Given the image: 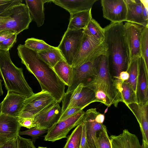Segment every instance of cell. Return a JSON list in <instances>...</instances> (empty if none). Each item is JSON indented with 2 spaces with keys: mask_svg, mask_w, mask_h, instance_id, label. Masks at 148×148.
Wrapping results in <instances>:
<instances>
[{
  "mask_svg": "<svg viewBox=\"0 0 148 148\" xmlns=\"http://www.w3.org/2000/svg\"><path fill=\"white\" fill-rule=\"evenodd\" d=\"M0 75L8 92L28 97L34 93L26 81L22 68L12 62L9 51L0 50Z\"/></svg>",
  "mask_w": 148,
  "mask_h": 148,
  "instance_id": "cell-3",
  "label": "cell"
},
{
  "mask_svg": "<svg viewBox=\"0 0 148 148\" xmlns=\"http://www.w3.org/2000/svg\"><path fill=\"white\" fill-rule=\"evenodd\" d=\"M84 148H89V147H88L87 145V144H86V145H85V147H84Z\"/></svg>",
  "mask_w": 148,
  "mask_h": 148,
  "instance_id": "cell-53",
  "label": "cell"
},
{
  "mask_svg": "<svg viewBox=\"0 0 148 148\" xmlns=\"http://www.w3.org/2000/svg\"><path fill=\"white\" fill-rule=\"evenodd\" d=\"M1 103H0V115L1 113Z\"/></svg>",
  "mask_w": 148,
  "mask_h": 148,
  "instance_id": "cell-52",
  "label": "cell"
},
{
  "mask_svg": "<svg viewBox=\"0 0 148 148\" xmlns=\"http://www.w3.org/2000/svg\"><path fill=\"white\" fill-rule=\"evenodd\" d=\"M142 2V14L143 18L144 20L148 23V11L147 8L143 3Z\"/></svg>",
  "mask_w": 148,
  "mask_h": 148,
  "instance_id": "cell-44",
  "label": "cell"
},
{
  "mask_svg": "<svg viewBox=\"0 0 148 148\" xmlns=\"http://www.w3.org/2000/svg\"><path fill=\"white\" fill-rule=\"evenodd\" d=\"M59 103L55 101L35 116L34 121L36 127L48 130L58 122L62 114Z\"/></svg>",
  "mask_w": 148,
  "mask_h": 148,
  "instance_id": "cell-11",
  "label": "cell"
},
{
  "mask_svg": "<svg viewBox=\"0 0 148 148\" xmlns=\"http://www.w3.org/2000/svg\"><path fill=\"white\" fill-rule=\"evenodd\" d=\"M47 130L39 129L35 127L23 131L19 132L18 135L20 136L27 135L30 136L32 138L33 141L35 142L39 137L47 133Z\"/></svg>",
  "mask_w": 148,
  "mask_h": 148,
  "instance_id": "cell-35",
  "label": "cell"
},
{
  "mask_svg": "<svg viewBox=\"0 0 148 148\" xmlns=\"http://www.w3.org/2000/svg\"><path fill=\"white\" fill-rule=\"evenodd\" d=\"M103 55H107L106 48L103 41H99L84 33L79 50L71 66L77 68Z\"/></svg>",
  "mask_w": 148,
  "mask_h": 148,
  "instance_id": "cell-5",
  "label": "cell"
},
{
  "mask_svg": "<svg viewBox=\"0 0 148 148\" xmlns=\"http://www.w3.org/2000/svg\"><path fill=\"white\" fill-rule=\"evenodd\" d=\"M60 79L69 87L72 80L73 68L65 60L58 62L53 68Z\"/></svg>",
  "mask_w": 148,
  "mask_h": 148,
  "instance_id": "cell-27",
  "label": "cell"
},
{
  "mask_svg": "<svg viewBox=\"0 0 148 148\" xmlns=\"http://www.w3.org/2000/svg\"><path fill=\"white\" fill-rule=\"evenodd\" d=\"M84 33L100 42L103 41L104 30L95 20L92 18L86 28L83 29Z\"/></svg>",
  "mask_w": 148,
  "mask_h": 148,
  "instance_id": "cell-29",
  "label": "cell"
},
{
  "mask_svg": "<svg viewBox=\"0 0 148 148\" xmlns=\"http://www.w3.org/2000/svg\"><path fill=\"white\" fill-rule=\"evenodd\" d=\"M15 33H16L11 30H6L0 32V42L11 37Z\"/></svg>",
  "mask_w": 148,
  "mask_h": 148,
  "instance_id": "cell-42",
  "label": "cell"
},
{
  "mask_svg": "<svg viewBox=\"0 0 148 148\" xmlns=\"http://www.w3.org/2000/svg\"><path fill=\"white\" fill-rule=\"evenodd\" d=\"M17 136L10 139L0 148H18Z\"/></svg>",
  "mask_w": 148,
  "mask_h": 148,
  "instance_id": "cell-41",
  "label": "cell"
},
{
  "mask_svg": "<svg viewBox=\"0 0 148 148\" xmlns=\"http://www.w3.org/2000/svg\"><path fill=\"white\" fill-rule=\"evenodd\" d=\"M86 143L85 128L83 123L82 134L79 148H84Z\"/></svg>",
  "mask_w": 148,
  "mask_h": 148,
  "instance_id": "cell-45",
  "label": "cell"
},
{
  "mask_svg": "<svg viewBox=\"0 0 148 148\" xmlns=\"http://www.w3.org/2000/svg\"><path fill=\"white\" fill-rule=\"evenodd\" d=\"M84 33L83 29H67L57 47L65 61L71 66L79 50Z\"/></svg>",
  "mask_w": 148,
  "mask_h": 148,
  "instance_id": "cell-7",
  "label": "cell"
},
{
  "mask_svg": "<svg viewBox=\"0 0 148 148\" xmlns=\"http://www.w3.org/2000/svg\"><path fill=\"white\" fill-rule=\"evenodd\" d=\"M38 148H47L46 147H38Z\"/></svg>",
  "mask_w": 148,
  "mask_h": 148,
  "instance_id": "cell-54",
  "label": "cell"
},
{
  "mask_svg": "<svg viewBox=\"0 0 148 148\" xmlns=\"http://www.w3.org/2000/svg\"><path fill=\"white\" fill-rule=\"evenodd\" d=\"M125 35L129 49L130 60L141 56L140 51V37L143 26L126 22L124 24Z\"/></svg>",
  "mask_w": 148,
  "mask_h": 148,
  "instance_id": "cell-15",
  "label": "cell"
},
{
  "mask_svg": "<svg viewBox=\"0 0 148 148\" xmlns=\"http://www.w3.org/2000/svg\"><path fill=\"white\" fill-rule=\"evenodd\" d=\"M24 45L37 52L54 49L56 47L48 45L43 40L34 38H27L25 41Z\"/></svg>",
  "mask_w": 148,
  "mask_h": 148,
  "instance_id": "cell-32",
  "label": "cell"
},
{
  "mask_svg": "<svg viewBox=\"0 0 148 148\" xmlns=\"http://www.w3.org/2000/svg\"><path fill=\"white\" fill-rule=\"evenodd\" d=\"M83 123L77 126L69 136L63 148H79L82 134Z\"/></svg>",
  "mask_w": 148,
  "mask_h": 148,
  "instance_id": "cell-31",
  "label": "cell"
},
{
  "mask_svg": "<svg viewBox=\"0 0 148 148\" xmlns=\"http://www.w3.org/2000/svg\"><path fill=\"white\" fill-rule=\"evenodd\" d=\"M140 51L141 56L148 69V25L143 27L140 37Z\"/></svg>",
  "mask_w": 148,
  "mask_h": 148,
  "instance_id": "cell-33",
  "label": "cell"
},
{
  "mask_svg": "<svg viewBox=\"0 0 148 148\" xmlns=\"http://www.w3.org/2000/svg\"><path fill=\"white\" fill-rule=\"evenodd\" d=\"M103 42L106 48L110 69L115 76L125 71L130 61V53L125 35L123 22L112 23L104 28Z\"/></svg>",
  "mask_w": 148,
  "mask_h": 148,
  "instance_id": "cell-2",
  "label": "cell"
},
{
  "mask_svg": "<svg viewBox=\"0 0 148 148\" xmlns=\"http://www.w3.org/2000/svg\"><path fill=\"white\" fill-rule=\"evenodd\" d=\"M6 10L0 14V25L4 23L8 18V16Z\"/></svg>",
  "mask_w": 148,
  "mask_h": 148,
  "instance_id": "cell-46",
  "label": "cell"
},
{
  "mask_svg": "<svg viewBox=\"0 0 148 148\" xmlns=\"http://www.w3.org/2000/svg\"><path fill=\"white\" fill-rule=\"evenodd\" d=\"M141 147L142 148H148V143L143 141Z\"/></svg>",
  "mask_w": 148,
  "mask_h": 148,
  "instance_id": "cell-50",
  "label": "cell"
},
{
  "mask_svg": "<svg viewBox=\"0 0 148 148\" xmlns=\"http://www.w3.org/2000/svg\"><path fill=\"white\" fill-rule=\"evenodd\" d=\"M49 0H25L32 21H35L38 27L42 26L45 20L44 4L51 2Z\"/></svg>",
  "mask_w": 148,
  "mask_h": 148,
  "instance_id": "cell-23",
  "label": "cell"
},
{
  "mask_svg": "<svg viewBox=\"0 0 148 148\" xmlns=\"http://www.w3.org/2000/svg\"><path fill=\"white\" fill-rule=\"evenodd\" d=\"M101 56L77 68L72 67V82L70 86L68 87L66 93L73 90L80 84H83L88 79L97 75L98 65Z\"/></svg>",
  "mask_w": 148,
  "mask_h": 148,
  "instance_id": "cell-10",
  "label": "cell"
},
{
  "mask_svg": "<svg viewBox=\"0 0 148 148\" xmlns=\"http://www.w3.org/2000/svg\"><path fill=\"white\" fill-rule=\"evenodd\" d=\"M21 127L17 117L2 113L0 115V136L14 138L18 135Z\"/></svg>",
  "mask_w": 148,
  "mask_h": 148,
  "instance_id": "cell-21",
  "label": "cell"
},
{
  "mask_svg": "<svg viewBox=\"0 0 148 148\" xmlns=\"http://www.w3.org/2000/svg\"><path fill=\"white\" fill-rule=\"evenodd\" d=\"M17 138L18 148H36L31 139L23 138L19 135L17 136Z\"/></svg>",
  "mask_w": 148,
  "mask_h": 148,
  "instance_id": "cell-38",
  "label": "cell"
},
{
  "mask_svg": "<svg viewBox=\"0 0 148 148\" xmlns=\"http://www.w3.org/2000/svg\"><path fill=\"white\" fill-rule=\"evenodd\" d=\"M97 0H52L56 5L65 9L70 14L88 10Z\"/></svg>",
  "mask_w": 148,
  "mask_h": 148,
  "instance_id": "cell-22",
  "label": "cell"
},
{
  "mask_svg": "<svg viewBox=\"0 0 148 148\" xmlns=\"http://www.w3.org/2000/svg\"><path fill=\"white\" fill-rule=\"evenodd\" d=\"M96 77L100 82L105 92L112 103L117 107L119 102H122L121 96L115 88L110 73L106 55L101 56L98 64Z\"/></svg>",
  "mask_w": 148,
  "mask_h": 148,
  "instance_id": "cell-8",
  "label": "cell"
},
{
  "mask_svg": "<svg viewBox=\"0 0 148 148\" xmlns=\"http://www.w3.org/2000/svg\"><path fill=\"white\" fill-rule=\"evenodd\" d=\"M2 80L0 78V97L3 95V92L2 89Z\"/></svg>",
  "mask_w": 148,
  "mask_h": 148,
  "instance_id": "cell-49",
  "label": "cell"
},
{
  "mask_svg": "<svg viewBox=\"0 0 148 148\" xmlns=\"http://www.w3.org/2000/svg\"><path fill=\"white\" fill-rule=\"evenodd\" d=\"M55 101V99L50 93L41 90L26 99L21 112H29L35 116Z\"/></svg>",
  "mask_w": 148,
  "mask_h": 148,
  "instance_id": "cell-14",
  "label": "cell"
},
{
  "mask_svg": "<svg viewBox=\"0 0 148 148\" xmlns=\"http://www.w3.org/2000/svg\"><path fill=\"white\" fill-rule=\"evenodd\" d=\"M17 34L15 33L11 37L0 42V50L9 51L16 41Z\"/></svg>",
  "mask_w": 148,
  "mask_h": 148,
  "instance_id": "cell-36",
  "label": "cell"
},
{
  "mask_svg": "<svg viewBox=\"0 0 148 148\" xmlns=\"http://www.w3.org/2000/svg\"><path fill=\"white\" fill-rule=\"evenodd\" d=\"M6 11L8 18L4 23L0 25V32L11 30L18 35L28 29L32 20L26 5L23 3L18 4Z\"/></svg>",
  "mask_w": 148,
  "mask_h": 148,
  "instance_id": "cell-4",
  "label": "cell"
},
{
  "mask_svg": "<svg viewBox=\"0 0 148 148\" xmlns=\"http://www.w3.org/2000/svg\"><path fill=\"white\" fill-rule=\"evenodd\" d=\"M124 0L127 9L125 21L143 27L148 25V23L144 20L143 17L141 0Z\"/></svg>",
  "mask_w": 148,
  "mask_h": 148,
  "instance_id": "cell-20",
  "label": "cell"
},
{
  "mask_svg": "<svg viewBox=\"0 0 148 148\" xmlns=\"http://www.w3.org/2000/svg\"><path fill=\"white\" fill-rule=\"evenodd\" d=\"M113 77L117 78L122 81L124 82L127 80L129 77V74L126 71H123L121 72L118 76H114Z\"/></svg>",
  "mask_w": 148,
  "mask_h": 148,
  "instance_id": "cell-43",
  "label": "cell"
},
{
  "mask_svg": "<svg viewBox=\"0 0 148 148\" xmlns=\"http://www.w3.org/2000/svg\"><path fill=\"white\" fill-rule=\"evenodd\" d=\"M139 57H135L132 59L126 70L129 74V79L125 82L129 84L136 93L139 71Z\"/></svg>",
  "mask_w": 148,
  "mask_h": 148,
  "instance_id": "cell-30",
  "label": "cell"
},
{
  "mask_svg": "<svg viewBox=\"0 0 148 148\" xmlns=\"http://www.w3.org/2000/svg\"><path fill=\"white\" fill-rule=\"evenodd\" d=\"M108 107H107V108L105 109V111H104V114H105V113H107V112L108 111Z\"/></svg>",
  "mask_w": 148,
  "mask_h": 148,
  "instance_id": "cell-51",
  "label": "cell"
},
{
  "mask_svg": "<svg viewBox=\"0 0 148 148\" xmlns=\"http://www.w3.org/2000/svg\"><path fill=\"white\" fill-rule=\"evenodd\" d=\"M96 108L88 110L84 115L82 122L84 125L86 143L89 148H97L96 135L97 132L106 127L103 123H99L95 120L98 113Z\"/></svg>",
  "mask_w": 148,
  "mask_h": 148,
  "instance_id": "cell-13",
  "label": "cell"
},
{
  "mask_svg": "<svg viewBox=\"0 0 148 148\" xmlns=\"http://www.w3.org/2000/svg\"><path fill=\"white\" fill-rule=\"evenodd\" d=\"M83 110L77 107L69 108L62 113L57 123L64 120L79 112Z\"/></svg>",
  "mask_w": 148,
  "mask_h": 148,
  "instance_id": "cell-39",
  "label": "cell"
},
{
  "mask_svg": "<svg viewBox=\"0 0 148 148\" xmlns=\"http://www.w3.org/2000/svg\"><path fill=\"white\" fill-rule=\"evenodd\" d=\"M136 95L138 103H148V69L141 56L139 58Z\"/></svg>",
  "mask_w": 148,
  "mask_h": 148,
  "instance_id": "cell-17",
  "label": "cell"
},
{
  "mask_svg": "<svg viewBox=\"0 0 148 148\" xmlns=\"http://www.w3.org/2000/svg\"><path fill=\"white\" fill-rule=\"evenodd\" d=\"M96 76L88 79L83 84L94 91L97 102H101L109 107L112 104Z\"/></svg>",
  "mask_w": 148,
  "mask_h": 148,
  "instance_id": "cell-25",
  "label": "cell"
},
{
  "mask_svg": "<svg viewBox=\"0 0 148 148\" xmlns=\"http://www.w3.org/2000/svg\"><path fill=\"white\" fill-rule=\"evenodd\" d=\"M104 18L112 23L125 21L127 6L124 0H101Z\"/></svg>",
  "mask_w": 148,
  "mask_h": 148,
  "instance_id": "cell-12",
  "label": "cell"
},
{
  "mask_svg": "<svg viewBox=\"0 0 148 148\" xmlns=\"http://www.w3.org/2000/svg\"><path fill=\"white\" fill-rule=\"evenodd\" d=\"M22 0H0V14L16 5L22 3Z\"/></svg>",
  "mask_w": 148,
  "mask_h": 148,
  "instance_id": "cell-37",
  "label": "cell"
},
{
  "mask_svg": "<svg viewBox=\"0 0 148 148\" xmlns=\"http://www.w3.org/2000/svg\"><path fill=\"white\" fill-rule=\"evenodd\" d=\"M96 139L97 148H112L106 127L97 132Z\"/></svg>",
  "mask_w": 148,
  "mask_h": 148,
  "instance_id": "cell-34",
  "label": "cell"
},
{
  "mask_svg": "<svg viewBox=\"0 0 148 148\" xmlns=\"http://www.w3.org/2000/svg\"><path fill=\"white\" fill-rule=\"evenodd\" d=\"M92 18L91 9L88 10L71 14L67 29H84Z\"/></svg>",
  "mask_w": 148,
  "mask_h": 148,
  "instance_id": "cell-26",
  "label": "cell"
},
{
  "mask_svg": "<svg viewBox=\"0 0 148 148\" xmlns=\"http://www.w3.org/2000/svg\"><path fill=\"white\" fill-rule=\"evenodd\" d=\"M126 106L133 114L139 125L143 141L148 143V103H135Z\"/></svg>",
  "mask_w": 148,
  "mask_h": 148,
  "instance_id": "cell-18",
  "label": "cell"
},
{
  "mask_svg": "<svg viewBox=\"0 0 148 148\" xmlns=\"http://www.w3.org/2000/svg\"><path fill=\"white\" fill-rule=\"evenodd\" d=\"M17 53L21 63L37 79L42 90L50 93L60 103L65 94L66 85L57 76L53 68L45 62L37 52L24 45L19 44Z\"/></svg>",
  "mask_w": 148,
  "mask_h": 148,
  "instance_id": "cell-1",
  "label": "cell"
},
{
  "mask_svg": "<svg viewBox=\"0 0 148 148\" xmlns=\"http://www.w3.org/2000/svg\"><path fill=\"white\" fill-rule=\"evenodd\" d=\"M18 122L21 127H23L29 129L36 127L34 119L17 117Z\"/></svg>",
  "mask_w": 148,
  "mask_h": 148,
  "instance_id": "cell-40",
  "label": "cell"
},
{
  "mask_svg": "<svg viewBox=\"0 0 148 148\" xmlns=\"http://www.w3.org/2000/svg\"><path fill=\"white\" fill-rule=\"evenodd\" d=\"M109 138L112 148H142L137 137L127 129L118 135H111Z\"/></svg>",
  "mask_w": 148,
  "mask_h": 148,
  "instance_id": "cell-19",
  "label": "cell"
},
{
  "mask_svg": "<svg viewBox=\"0 0 148 148\" xmlns=\"http://www.w3.org/2000/svg\"><path fill=\"white\" fill-rule=\"evenodd\" d=\"M61 101V114L69 108L77 107L83 110L90 103L97 102L94 91L82 84L79 85L73 90L65 92Z\"/></svg>",
  "mask_w": 148,
  "mask_h": 148,
  "instance_id": "cell-6",
  "label": "cell"
},
{
  "mask_svg": "<svg viewBox=\"0 0 148 148\" xmlns=\"http://www.w3.org/2000/svg\"><path fill=\"white\" fill-rule=\"evenodd\" d=\"M26 98L19 94L8 92L6 96L1 103V113L18 117L23 110Z\"/></svg>",
  "mask_w": 148,
  "mask_h": 148,
  "instance_id": "cell-16",
  "label": "cell"
},
{
  "mask_svg": "<svg viewBox=\"0 0 148 148\" xmlns=\"http://www.w3.org/2000/svg\"><path fill=\"white\" fill-rule=\"evenodd\" d=\"M38 53L40 58L52 68L59 62L65 60L57 47Z\"/></svg>",
  "mask_w": 148,
  "mask_h": 148,
  "instance_id": "cell-28",
  "label": "cell"
},
{
  "mask_svg": "<svg viewBox=\"0 0 148 148\" xmlns=\"http://www.w3.org/2000/svg\"><path fill=\"white\" fill-rule=\"evenodd\" d=\"M105 119V115L103 114L100 113L99 112L97 115L95 120L98 123H103Z\"/></svg>",
  "mask_w": 148,
  "mask_h": 148,
  "instance_id": "cell-47",
  "label": "cell"
},
{
  "mask_svg": "<svg viewBox=\"0 0 148 148\" xmlns=\"http://www.w3.org/2000/svg\"><path fill=\"white\" fill-rule=\"evenodd\" d=\"M85 112L82 110L75 115L54 124L48 130L44 140L54 142L66 138L71 130L82 122Z\"/></svg>",
  "mask_w": 148,
  "mask_h": 148,
  "instance_id": "cell-9",
  "label": "cell"
},
{
  "mask_svg": "<svg viewBox=\"0 0 148 148\" xmlns=\"http://www.w3.org/2000/svg\"><path fill=\"white\" fill-rule=\"evenodd\" d=\"M114 78V85L121 96L122 102L126 105L129 104L138 103L136 93L130 85L117 78Z\"/></svg>",
  "mask_w": 148,
  "mask_h": 148,
  "instance_id": "cell-24",
  "label": "cell"
},
{
  "mask_svg": "<svg viewBox=\"0 0 148 148\" xmlns=\"http://www.w3.org/2000/svg\"><path fill=\"white\" fill-rule=\"evenodd\" d=\"M12 138H10L7 137L0 136V147L3 145L8 140Z\"/></svg>",
  "mask_w": 148,
  "mask_h": 148,
  "instance_id": "cell-48",
  "label": "cell"
}]
</instances>
